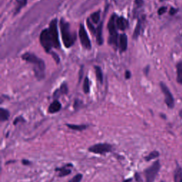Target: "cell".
<instances>
[{"label": "cell", "instance_id": "cell-33", "mask_svg": "<svg viewBox=\"0 0 182 182\" xmlns=\"http://www.w3.org/2000/svg\"><path fill=\"white\" fill-rule=\"evenodd\" d=\"M22 164H24V165H26V166H28V165H31L32 164V162H30V161L27 160V159H22Z\"/></svg>", "mask_w": 182, "mask_h": 182}, {"label": "cell", "instance_id": "cell-29", "mask_svg": "<svg viewBox=\"0 0 182 182\" xmlns=\"http://www.w3.org/2000/svg\"><path fill=\"white\" fill-rule=\"evenodd\" d=\"M167 11V7H162L158 9V14L159 15H163Z\"/></svg>", "mask_w": 182, "mask_h": 182}, {"label": "cell", "instance_id": "cell-6", "mask_svg": "<svg viewBox=\"0 0 182 182\" xmlns=\"http://www.w3.org/2000/svg\"><path fill=\"white\" fill-rule=\"evenodd\" d=\"M112 146L110 144L107 143H98L94 145L90 146L88 148V151L91 153L97 154H104L109 153L112 151Z\"/></svg>", "mask_w": 182, "mask_h": 182}, {"label": "cell", "instance_id": "cell-1", "mask_svg": "<svg viewBox=\"0 0 182 182\" xmlns=\"http://www.w3.org/2000/svg\"><path fill=\"white\" fill-rule=\"evenodd\" d=\"M21 58L25 61L33 65L35 76L38 81L44 79L45 77L46 66L42 59L39 58L36 55L31 54V53H26L23 54L21 56Z\"/></svg>", "mask_w": 182, "mask_h": 182}, {"label": "cell", "instance_id": "cell-34", "mask_svg": "<svg viewBox=\"0 0 182 182\" xmlns=\"http://www.w3.org/2000/svg\"><path fill=\"white\" fill-rule=\"evenodd\" d=\"M130 78H131V73H130V71H127L125 72V78H126V79H130Z\"/></svg>", "mask_w": 182, "mask_h": 182}, {"label": "cell", "instance_id": "cell-26", "mask_svg": "<svg viewBox=\"0 0 182 182\" xmlns=\"http://www.w3.org/2000/svg\"><path fill=\"white\" fill-rule=\"evenodd\" d=\"M26 1L27 0H21V1H17V3H18V5H17V9H16V12H18L19 10L26 4Z\"/></svg>", "mask_w": 182, "mask_h": 182}, {"label": "cell", "instance_id": "cell-18", "mask_svg": "<svg viewBox=\"0 0 182 182\" xmlns=\"http://www.w3.org/2000/svg\"><path fill=\"white\" fill-rule=\"evenodd\" d=\"M10 116V112L8 109L1 107L0 109V120L1 122H4V121L8 120Z\"/></svg>", "mask_w": 182, "mask_h": 182}, {"label": "cell", "instance_id": "cell-39", "mask_svg": "<svg viewBox=\"0 0 182 182\" xmlns=\"http://www.w3.org/2000/svg\"><path fill=\"white\" fill-rule=\"evenodd\" d=\"M160 182H164V181H160Z\"/></svg>", "mask_w": 182, "mask_h": 182}, {"label": "cell", "instance_id": "cell-38", "mask_svg": "<svg viewBox=\"0 0 182 182\" xmlns=\"http://www.w3.org/2000/svg\"><path fill=\"white\" fill-rule=\"evenodd\" d=\"M159 1H164V0H159Z\"/></svg>", "mask_w": 182, "mask_h": 182}, {"label": "cell", "instance_id": "cell-3", "mask_svg": "<svg viewBox=\"0 0 182 182\" xmlns=\"http://www.w3.org/2000/svg\"><path fill=\"white\" fill-rule=\"evenodd\" d=\"M116 15L113 14L110 17L109 21L107 28L109 32V43L113 46L117 47L118 46V32L116 30Z\"/></svg>", "mask_w": 182, "mask_h": 182}, {"label": "cell", "instance_id": "cell-20", "mask_svg": "<svg viewBox=\"0 0 182 182\" xmlns=\"http://www.w3.org/2000/svg\"><path fill=\"white\" fill-rule=\"evenodd\" d=\"M95 71L96 78L100 84L103 83V74L102 69L99 66H95Z\"/></svg>", "mask_w": 182, "mask_h": 182}, {"label": "cell", "instance_id": "cell-13", "mask_svg": "<svg viewBox=\"0 0 182 182\" xmlns=\"http://www.w3.org/2000/svg\"><path fill=\"white\" fill-rule=\"evenodd\" d=\"M119 45L121 51H125L128 48V36L125 34H122L120 36Z\"/></svg>", "mask_w": 182, "mask_h": 182}, {"label": "cell", "instance_id": "cell-12", "mask_svg": "<svg viewBox=\"0 0 182 182\" xmlns=\"http://www.w3.org/2000/svg\"><path fill=\"white\" fill-rule=\"evenodd\" d=\"M73 167V165L71 164H66V166L64 167H61V168H56L55 169L56 171H58L59 174H58V177H66V176L69 175V174L71 173V170L69 169H67L66 167Z\"/></svg>", "mask_w": 182, "mask_h": 182}, {"label": "cell", "instance_id": "cell-28", "mask_svg": "<svg viewBox=\"0 0 182 182\" xmlns=\"http://www.w3.org/2000/svg\"><path fill=\"white\" fill-rule=\"evenodd\" d=\"M178 11H179L178 9H176L174 8V7H171L169 11V14L170 16H174L175 15V14H177V13H178Z\"/></svg>", "mask_w": 182, "mask_h": 182}, {"label": "cell", "instance_id": "cell-31", "mask_svg": "<svg viewBox=\"0 0 182 182\" xmlns=\"http://www.w3.org/2000/svg\"><path fill=\"white\" fill-rule=\"evenodd\" d=\"M144 4V0H135V4L137 7H141Z\"/></svg>", "mask_w": 182, "mask_h": 182}, {"label": "cell", "instance_id": "cell-35", "mask_svg": "<svg viewBox=\"0 0 182 182\" xmlns=\"http://www.w3.org/2000/svg\"><path fill=\"white\" fill-rule=\"evenodd\" d=\"M134 177H135L136 180H137V181H140V175H139L138 173H136L135 175H134Z\"/></svg>", "mask_w": 182, "mask_h": 182}, {"label": "cell", "instance_id": "cell-23", "mask_svg": "<svg viewBox=\"0 0 182 182\" xmlns=\"http://www.w3.org/2000/svg\"><path fill=\"white\" fill-rule=\"evenodd\" d=\"M100 11H96V12L93 13V14L91 15V18L92 21L93 22L94 24H98L99 21H100Z\"/></svg>", "mask_w": 182, "mask_h": 182}, {"label": "cell", "instance_id": "cell-25", "mask_svg": "<svg viewBox=\"0 0 182 182\" xmlns=\"http://www.w3.org/2000/svg\"><path fill=\"white\" fill-rule=\"evenodd\" d=\"M83 179V175L81 174H78L73 177L70 180L69 182H81V180Z\"/></svg>", "mask_w": 182, "mask_h": 182}, {"label": "cell", "instance_id": "cell-14", "mask_svg": "<svg viewBox=\"0 0 182 182\" xmlns=\"http://www.w3.org/2000/svg\"><path fill=\"white\" fill-rule=\"evenodd\" d=\"M96 39L99 45H102L103 43V22L98 25L96 31Z\"/></svg>", "mask_w": 182, "mask_h": 182}, {"label": "cell", "instance_id": "cell-15", "mask_svg": "<svg viewBox=\"0 0 182 182\" xmlns=\"http://www.w3.org/2000/svg\"><path fill=\"white\" fill-rule=\"evenodd\" d=\"M177 81L182 85V60L177 63Z\"/></svg>", "mask_w": 182, "mask_h": 182}, {"label": "cell", "instance_id": "cell-11", "mask_svg": "<svg viewBox=\"0 0 182 182\" xmlns=\"http://www.w3.org/2000/svg\"><path fill=\"white\" fill-rule=\"evenodd\" d=\"M61 107L62 106L60 102H59L58 100H55L54 101L49 105L48 111L49 113L54 114V113H56V112H59V111L60 110V109H61Z\"/></svg>", "mask_w": 182, "mask_h": 182}, {"label": "cell", "instance_id": "cell-30", "mask_svg": "<svg viewBox=\"0 0 182 182\" xmlns=\"http://www.w3.org/2000/svg\"><path fill=\"white\" fill-rule=\"evenodd\" d=\"M19 122H25L24 119V118L22 116H19V117H18V118H17L15 120H14V125H16L17 123H19Z\"/></svg>", "mask_w": 182, "mask_h": 182}, {"label": "cell", "instance_id": "cell-7", "mask_svg": "<svg viewBox=\"0 0 182 182\" xmlns=\"http://www.w3.org/2000/svg\"><path fill=\"white\" fill-rule=\"evenodd\" d=\"M159 85H160L161 90L164 95V102H165L167 106L170 109L174 108L175 102H174V97L172 93H171L170 90L169 89V88L164 83L160 82Z\"/></svg>", "mask_w": 182, "mask_h": 182}, {"label": "cell", "instance_id": "cell-10", "mask_svg": "<svg viewBox=\"0 0 182 182\" xmlns=\"http://www.w3.org/2000/svg\"><path fill=\"white\" fill-rule=\"evenodd\" d=\"M116 26L118 27V29H120V30H125V29H128L129 26L128 21L122 17H118L116 19Z\"/></svg>", "mask_w": 182, "mask_h": 182}, {"label": "cell", "instance_id": "cell-9", "mask_svg": "<svg viewBox=\"0 0 182 182\" xmlns=\"http://www.w3.org/2000/svg\"><path fill=\"white\" fill-rule=\"evenodd\" d=\"M79 37L83 46L85 49H91L92 46L91 41H90L89 36H88V33H87V32L85 31V27H84L83 25H81V26H80Z\"/></svg>", "mask_w": 182, "mask_h": 182}, {"label": "cell", "instance_id": "cell-24", "mask_svg": "<svg viewBox=\"0 0 182 182\" xmlns=\"http://www.w3.org/2000/svg\"><path fill=\"white\" fill-rule=\"evenodd\" d=\"M59 91H60V94L61 95H66L69 92V88H68V85L66 83L62 84L60 85V88H59Z\"/></svg>", "mask_w": 182, "mask_h": 182}, {"label": "cell", "instance_id": "cell-27", "mask_svg": "<svg viewBox=\"0 0 182 182\" xmlns=\"http://www.w3.org/2000/svg\"><path fill=\"white\" fill-rule=\"evenodd\" d=\"M87 25H88V27L89 28L90 31H91V32L93 34L96 33L95 29V27H94V26L93 25V24H92L91 22L90 21L89 19H88V20H87Z\"/></svg>", "mask_w": 182, "mask_h": 182}, {"label": "cell", "instance_id": "cell-21", "mask_svg": "<svg viewBox=\"0 0 182 182\" xmlns=\"http://www.w3.org/2000/svg\"><path fill=\"white\" fill-rule=\"evenodd\" d=\"M159 152H158V151L154 150V151H152V152H150L147 156H146L145 158H144V159H145V161H146V162H149V161L153 160V159H156V158L159 157Z\"/></svg>", "mask_w": 182, "mask_h": 182}, {"label": "cell", "instance_id": "cell-36", "mask_svg": "<svg viewBox=\"0 0 182 182\" xmlns=\"http://www.w3.org/2000/svg\"><path fill=\"white\" fill-rule=\"evenodd\" d=\"M149 66H146L144 69V73H145L146 75H148V73H149Z\"/></svg>", "mask_w": 182, "mask_h": 182}, {"label": "cell", "instance_id": "cell-16", "mask_svg": "<svg viewBox=\"0 0 182 182\" xmlns=\"http://www.w3.org/2000/svg\"><path fill=\"white\" fill-rule=\"evenodd\" d=\"M142 23H143L142 19H139L138 22H137V26H136L135 27V29H134V34H133V38H135V39L138 38V36L140 35L142 29Z\"/></svg>", "mask_w": 182, "mask_h": 182}, {"label": "cell", "instance_id": "cell-2", "mask_svg": "<svg viewBox=\"0 0 182 182\" xmlns=\"http://www.w3.org/2000/svg\"><path fill=\"white\" fill-rule=\"evenodd\" d=\"M60 28L63 44L66 48H70L73 46L75 41V34H73L71 32L70 25L64 19L60 20Z\"/></svg>", "mask_w": 182, "mask_h": 182}, {"label": "cell", "instance_id": "cell-4", "mask_svg": "<svg viewBox=\"0 0 182 182\" xmlns=\"http://www.w3.org/2000/svg\"><path fill=\"white\" fill-rule=\"evenodd\" d=\"M161 168V164L159 160L154 162L150 167L144 170V176H145L146 182H154L155 178L157 176Z\"/></svg>", "mask_w": 182, "mask_h": 182}, {"label": "cell", "instance_id": "cell-5", "mask_svg": "<svg viewBox=\"0 0 182 182\" xmlns=\"http://www.w3.org/2000/svg\"><path fill=\"white\" fill-rule=\"evenodd\" d=\"M50 36H51V41L53 44V47L56 48H60V41L58 38V32L57 29V21L54 19L50 23L49 28H48Z\"/></svg>", "mask_w": 182, "mask_h": 182}, {"label": "cell", "instance_id": "cell-32", "mask_svg": "<svg viewBox=\"0 0 182 182\" xmlns=\"http://www.w3.org/2000/svg\"><path fill=\"white\" fill-rule=\"evenodd\" d=\"M51 54H52V56H53V58H54V60H56V62L57 63H58L59 62H60V58H59V57H58V56L57 54H55V53H51Z\"/></svg>", "mask_w": 182, "mask_h": 182}, {"label": "cell", "instance_id": "cell-22", "mask_svg": "<svg viewBox=\"0 0 182 182\" xmlns=\"http://www.w3.org/2000/svg\"><path fill=\"white\" fill-rule=\"evenodd\" d=\"M83 92L85 94H88L90 92V81L88 77H85L84 79L83 85Z\"/></svg>", "mask_w": 182, "mask_h": 182}, {"label": "cell", "instance_id": "cell-8", "mask_svg": "<svg viewBox=\"0 0 182 182\" xmlns=\"http://www.w3.org/2000/svg\"><path fill=\"white\" fill-rule=\"evenodd\" d=\"M40 42L46 52L48 53L51 51V48L53 47V44L48 29H44L41 32V35H40Z\"/></svg>", "mask_w": 182, "mask_h": 182}, {"label": "cell", "instance_id": "cell-17", "mask_svg": "<svg viewBox=\"0 0 182 182\" xmlns=\"http://www.w3.org/2000/svg\"><path fill=\"white\" fill-rule=\"evenodd\" d=\"M174 182H182V169L179 166L174 171Z\"/></svg>", "mask_w": 182, "mask_h": 182}, {"label": "cell", "instance_id": "cell-37", "mask_svg": "<svg viewBox=\"0 0 182 182\" xmlns=\"http://www.w3.org/2000/svg\"><path fill=\"white\" fill-rule=\"evenodd\" d=\"M132 179H128L125 180V181H122V182H132Z\"/></svg>", "mask_w": 182, "mask_h": 182}, {"label": "cell", "instance_id": "cell-19", "mask_svg": "<svg viewBox=\"0 0 182 182\" xmlns=\"http://www.w3.org/2000/svg\"><path fill=\"white\" fill-rule=\"evenodd\" d=\"M66 126L75 131H83L88 128L86 125H73V124H66Z\"/></svg>", "mask_w": 182, "mask_h": 182}]
</instances>
